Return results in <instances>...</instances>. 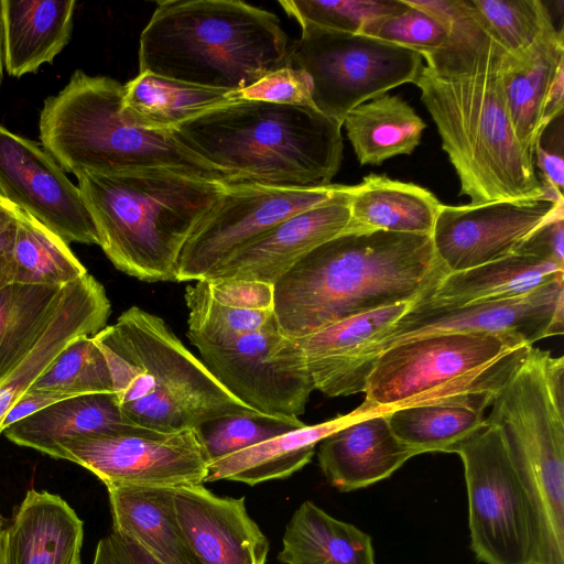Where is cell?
Instances as JSON below:
<instances>
[{
  "label": "cell",
  "mask_w": 564,
  "mask_h": 564,
  "mask_svg": "<svg viewBox=\"0 0 564 564\" xmlns=\"http://www.w3.org/2000/svg\"><path fill=\"white\" fill-rule=\"evenodd\" d=\"M514 253L536 257L564 267V215L539 227Z\"/></svg>",
  "instance_id": "obj_46"
},
{
  "label": "cell",
  "mask_w": 564,
  "mask_h": 564,
  "mask_svg": "<svg viewBox=\"0 0 564 564\" xmlns=\"http://www.w3.org/2000/svg\"><path fill=\"white\" fill-rule=\"evenodd\" d=\"M0 196L64 242L98 245L78 186L39 143L0 126Z\"/></svg>",
  "instance_id": "obj_16"
},
{
  "label": "cell",
  "mask_w": 564,
  "mask_h": 564,
  "mask_svg": "<svg viewBox=\"0 0 564 564\" xmlns=\"http://www.w3.org/2000/svg\"><path fill=\"white\" fill-rule=\"evenodd\" d=\"M394 435L417 455L451 453L487 422L485 410L464 404H422L386 412Z\"/></svg>",
  "instance_id": "obj_36"
},
{
  "label": "cell",
  "mask_w": 564,
  "mask_h": 564,
  "mask_svg": "<svg viewBox=\"0 0 564 564\" xmlns=\"http://www.w3.org/2000/svg\"><path fill=\"white\" fill-rule=\"evenodd\" d=\"M178 525L200 564H265L269 541L245 497H219L203 485L174 488Z\"/></svg>",
  "instance_id": "obj_20"
},
{
  "label": "cell",
  "mask_w": 564,
  "mask_h": 564,
  "mask_svg": "<svg viewBox=\"0 0 564 564\" xmlns=\"http://www.w3.org/2000/svg\"><path fill=\"white\" fill-rule=\"evenodd\" d=\"M345 187L341 184L317 187L227 184L184 243L175 282L207 278L278 224L329 200Z\"/></svg>",
  "instance_id": "obj_12"
},
{
  "label": "cell",
  "mask_w": 564,
  "mask_h": 564,
  "mask_svg": "<svg viewBox=\"0 0 564 564\" xmlns=\"http://www.w3.org/2000/svg\"><path fill=\"white\" fill-rule=\"evenodd\" d=\"M93 339L107 360L121 411L142 427L175 433L220 416L258 413L231 395L158 315L131 306Z\"/></svg>",
  "instance_id": "obj_6"
},
{
  "label": "cell",
  "mask_w": 564,
  "mask_h": 564,
  "mask_svg": "<svg viewBox=\"0 0 564 564\" xmlns=\"http://www.w3.org/2000/svg\"><path fill=\"white\" fill-rule=\"evenodd\" d=\"M232 101L254 100L283 105L314 106L308 75L291 64L276 68L252 85L229 91Z\"/></svg>",
  "instance_id": "obj_43"
},
{
  "label": "cell",
  "mask_w": 564,
  "mask_h": 564,
  "mask_svg": "<svg viewBox=\"0 0 564 564\" xmlns=\"http://www.w3.org/2000/svg\"><path fill=\"white\" fill-rule=\"evenodd\" d=\"M511 334L533 345L564 332V278L512 299L433 306L415 301L391 326L382 351L391 345L437 333Z\"/></svg>",
  "instance_id": "obj_17"
},
{
  "label": "cell",
  "mask_w": 564,
  "mask_h": 564,
  "mask_svg": "<svg viewBox=\"0 0 564 564\" xmlns=\"http://www.w3.org/2000/svg\"><path fill=\"white\" fill-rule=\"evenodd\" d=\"M318 443L317 458L328 482L340 491L390 477L417 453L392 432L387 413L361 414Z\"/></svg>",
  "instance_id": "obj_21"
},
{
  "label": "cell",
  "mask_w": 564,
  "mask_h": 564,
  "mask_svg": "<svg viewBox=\"0 0 564 564\" xmlns=\"http://www.w3.org/2000/svg\"><path fill=\"white\" fill-rule=\"evenodd\" d=\"M564 109V67H562L546 96L544 110L541 120V128L543 130L549 126L551 121L557 118L560 115H563Z\"/></svg>",
  "instance_id": "obj_50"
},
{
  "label": "cell",
  "mask_w": 564,
  "mask_h": 564,
  "mask_svg": "<svg viewBox=\"0 0 564 564\" xmlns=\"http://www.w3.org/2000/svg\"><path fill=\"white\" fill-rule=\"evenodd\" d=\"M203 280L210 295L221 304L248 311H273L272 284L239 279Z\"/></svg>",
  "instance_id": "obj_44"
},
{
  "label": "cell",
  "mask_w": 564,
  "mask_h": 564,
  "mask_svg": "<svg viewBox=\"0 0 564 564\" xmlns=\"http://www.w3.org/2000/svg\"><path fill=\"white\" fill-rule=\"evenodd\" d=\"M187 337L194 346H223L264 328L274 319L273 311H248L216 301L204 280L186 286Z\"/></svg>",
  "instance_id": "obj_38"
},
{
  "label": "cell",
  "mask_w": 564,
  "mask_h": 564,
  "mask_svg": "<svg viewBox=\"0 0 564 564\" xmlns=\"http://www.w3.org/2000/svg\"><path fill=\"white\" fill-rule=\"evenodd\" d=\"M3 51H2V33H1V22H0V85L3 77Z\"/></svg>",
  "instance_id": "obj_51"
},
{
  "label": "cell",
  "mask_w": 564,
  "mask_h": 564,
  "mask_svg": "<svg viewBox=\"0 0 564 564\" xmlns=\"http://www.w3.org/2000/svg\"><path fill=\"white\" fill-rule=\"evenodd\" d=\"M290 64L304 70L314 107L340 122L357 106L413 83L420 53L365 34L308 29L289 48Z\"/></svg>",
  "instance_id": "obj_11"
},
{
  "label": "cell",
  "mask_w": 564,
  "mask_h": 564,
  "mask_svg": "<svg viewBox=\"0 0 564 564\" xmlns=\"http://www.w3.org/2000/svg\"><path fill=\"white\" fill-rule=\"evenodd\" d=\"M84 523L58 495L30 489L2 533V564H80Z\"/></svg>",
  "instance_id": "obj_23"
},
{
  "label": "cell",
  "mask_w": 564,
  "mask_h": 564,
  "mask_svg": "<svg viewBox=\"0 0 564 564\" xmlns=\"http://www.w3.org/2000/svg\"><path fill=\"white\" fill-rule=\"evenodd\" d=\"M123 85L76 69L67 85L45 99L40 113L42 147L68 173L111 174L166 169L189 176L237 183L182 143L172 131L137 128L121 113Z\"/></svg>",
  "instance_id": "obj_7"
},
{
  "label": "cell",
  "mask_w": 564,
  "mask_h": 564,
  "mask_svg": "<svg viewBox=\"0 0 564 564\" xmlns=\"http://www.w3.org/2000/svg\"><path fill=\"white\" fill-rule=\"evenodd\" d=\"M341 127L314 106L241 100L172 133L237 183L317 187L332 184L340 169Z\"/></svg>",
  "instance_id": "obj_4"
},
{
  "label": "cell",
  "mask_w": 564,
  "mask_h": 564,
  "mask_svg": "<svg viewBox=\"0 0 564 564\" xmlns=\"http://www.w3.org/2000/svg\"><path fill=\"white\" fill-rule=\"evenodd\" d=\"M343 126L361 165H380L393 156L411 154L426 128L403 98L388 94L354 108Z\"/></svg>",
  "instance_id": "obj_33"
},
{
  "label": "cell",
  "mask_w": 564,
  "mask_h": 564,
  "mask_svg": "<svg viewBox=\"0 0 564 564\" xmlns=\"http://www.w3.org/2000/svg\"><path fill=\"white\" fill-rule=\"evenodd\" d=\"M232 102L227 90L143 72L123 85L121 113L137 128L166 132L208 110Z\"/></svg>",
  "instance_id": "obj_32"
},
{
  "label": "cell",
  "mask_w": 564,
  "mask_h": 564,
  "mask_svg": "<svg viewBox=\"0 0 564 564\" xmlns=\"http://www.w3.org/2000/svg\"><path fill=\"white\" fill-rule=\"evenodd\" d=\"M26 391H37L73 398L113 392L107 360L93 339L74 338Z\"/></svg>",
  "instance_id": "obj_37"
},
{
  "label": "cell",
  "mask_w": 564,
  "mask_h": 564,
  "mask_svg": "<svg viewBox=\"0 0 564 564\" xmlns=\"http://www.w3.org/2000/svg\"><path fill=\"white\" fill-rule=\"evenodd\" d=\"M562 148L556 149L553 145H544L538 140L534 148V165L540 170L541 180H544L563 193L564 161Z\"/></svg>",
  "instance_id": "obj_48"
},
{
  "label": "cell",
  "mask_w": 564,
  "mask_h": 564,
  "mask_svg": "<svg viewBox=\"0 0 564 564\" xmlns=\"http://www.w3.org/2000/svg\"><path fill=\"white\" fill-rule=\"evenodd\" d=\"M64 399L67 398L46 392L26 391L6 414L0 427L1 433L13 423Z\"/></svg>",
  "instance_id": "obj_49"
},
{
  "label": "cell",
  "mask_w": 564,
  "mask_h": 564,
  "mask_svg": "<svg viewBox=\"0 0 564 564\" xmlns=\"http://www.w3.org/2000/svg\"><path fill=\"white\" fill-rule=\"evenodd\" d=\"M486 417L498 426L535 510L564 511V358L531 347Z\"/></svg>",
  "instance_id": "obj_9"
},
{
  "label": "cell",
  "mask_w": 564,
  "mask_h": 564,
  "mask_svg": "<svg viewBox=\"0 0 564 564\" xmlns=\"http://www.w3.org/2000/svg\"><path fill=\"white\" fill-rule=\"evenodd\" d=\"M451 453L464 465L470 546L478 561L539 564L538 516L501 430L487 422Z\"/></svg>",
  "instance_id": "obj_10"
},
{
  "label": "cell",
  "mask_w": 564,
  "mask_h": 564,
  "mask_svg": "<svg viewBox=\"0 0 564 564\" xmlns=\"http://www.w3.org/2000/svg\"><path fill=\"white\" fill-rule=\"evenodd\" d=\"M62 291L21 283L0 289V382L32 349L51 321Z\"/></svg>",
  "instance_id": "obj_34"
},
{
  "label": "cell",
  "mask_w": 564,
  "mask_h": 564,
  "mask_svg": "<svg viewBox=\"0 0 564 564\" xmlns=\"http://www.w3.org/2000/svg\"><path fill=\"white\" fill-rule=\"evenodd\" d=\"M6 522H7L6 518L2 516V513L0 511V527L4 525Z\"/></svg>",
  "instance_id": "obj_53"
},
{
  "label": "cell",
  "mask_w": 564,
  "mask_h": 564,
  "mask_svg": "<svg viewBox=\"0 0 564 564\" xmlns=\"http://www.w3.org/2000/svg\"><path fill=\"white\" fill-rule=\"evenodd\" d=\"M485 30L507 54L523 62L544 32L553 23L551 13L540 0H470Z\"/></svg>",
  "instance_id": "obj_39"
},
{
  "label": "cell",
  "mask_w": 564,
  "mask_h": 564,
  "mask_svg": "<svg viewBox=\"0 0 564 564\" xmlns=\"http://www.w3.org/2000/svg\"><path fill=\"white\" fill-rule=\"evenodd\" d=\"M278 560L282 564H376L369 534L310 500L286 524Z\"/></svg>",
  "instance_id": "obj_31"
},
{
  "label": "cell",
  "mask_w": 564,
  "mask_h": 564,
  "mask_svg": "<svg viewBox=\"0 0 564 564\" xmlns=\"http://www.w3.org/2000/svg\"><path fill=\"white\" fill-rule=\"evenodd\" d=\"M440 206L435 195L422 186L371 173L352 185L347 230L431 236Z\"/></svg>",
  "instance_id": "obj_30"
},
{
  "label": "cell",
  "mask_w": 564,
  "mask_h": 564,
  "mask_svg": "<svg viewBox=\"0 0 564 564\" xmlns=\"http://www.w3.org/2000/svg\"><path fill=\"white\" fill-rule=\"evenodd\" d=\"M2 527H0V564H2Z\"/></svg>",
  "instance_id": "obj_52"
},
{
  "label": "cell",
  "mask_w": 564,
  "mask_h": 564,
  "mask_svg": "<svg viewBox=\"0 0 564 564\" xmlns=\"http://www.w3.org/2000/svg\"><path fill=\"white\" fill-rule=\"evenodd\" d=\"M360 34L406 47L421 55L440 48L448 39V31L443 24L409 6L402 12L368 23Z\"/></svg>",
  "instance_id": "obj_42"
},
{
  "label": "cell",
  "mask_w": 564,
  "mask_h": 564,
  "mask_svg": "<svg viewBox=\"0 0 564 564\" xmlns=\"http://www.w3.org/2000/svg\"><path fill=\"white\" fill-rule=\"evenodd\" d=\"M448 271L426 235L347 230L273 284L280 332L301 339L345 318L429 296Z\"/></svg>",
  "instance_id": "obj_2"
},
{
  "label": "cell",
  "mask_w": 564,
  "mask_h": 564,
  "mask_svg": "<svg viewBox=\"0 0 564 564\" xmlns=\"http://www.w3.org/2000/svg\"><path fill=\"white\" fill-rule=\"evenodd\" d=\"M77 180L99 247L116 269L144 282L175 281L184 243L227 186L166 169Z\"/></svg>",
  "instance_id": "obj_5"
},
{
  "label": "cell",
  "mask_w": 564,
  "mask_h": 564,
  "mask_svg": "<svg viewBox=\"0 0 564 564\" xmlns=\"http://www.w3.org/2000/svg\"><path fill=\"white\" fill-rule=\"evenodd\" d=\"M56 459L88 469L106 487L204 485L208 466L194 430L160 433L145 427L66 441Z\"/></svg>",
  "instance_id": "obj_14"
},
{
  "label": "cell",
  "mask_w": 564,
  "mask_h": 564,
  "mask_svg": "<svg viewBox=\"0 0 564 564\" xmlns=\"http://www.w3.org/2000/svg\"><path fill=\"white\" fill-rule=\"evenodd\" d=\"M110 311L104 286L89 273L63 288L59 303L41 336L0 382V427L12 405L66 345L78 336H93L102 329Z\"/></svg>",
  "instance_id": "obj_22"
},
{
  "label": "cell",
  "mask_w": 564,
  "mask_h": 564,
  "mask_svg": "<svg viewBox=\"0 0 564 564\" xmlns=\"http://www.w3.org/2000/svg\"><path fill=\"white\" fill-rule=\"evenodd\" d=\"M17 228L15 206L0 196V289L13 283L12 251Z\"/></svg>",
  "instance_id": "obj_47"
},
{
  "label": "cell",
  "mask_w": 564,
  "mask_h": 564,
  "mask_svg": "<svg viewBox=\"0 0 564 564\" xmlns=\"http://www.w3.org/2000/svg\"><path fill=\"white\" fill-rule=\"evenodd\" d=\"M74 0H1L3 64L9 75L21 77L52 63L68 44Z\"/></svg>",
  "instance_id": "obj_24"
},
{
  "label": "cell",
  "mask_w": 564,
  "mask_h": 564,
  "mask_svg": "<svg viewBox=\"0 0 564 564\" xmlns=\"http://www.w3.org/2000/svg\"><path fill=\"white\" fill-rule=\"evenodd\" d=\"M564 278V267L536 257L512 253L468 270L446 274L419 301L433 306H460L528 294Z\"/></svg>",
  "instance_id": "obj_29"
},
{
  "label": "cell",
  "mask_w": 564,
  "mask_h": 564,
  "mask_svg": "<svg viewBox=\"0 0 564 564\" xmlns=\"http://www.w3.org/2000/svg\"><path fill=\"white\" fill-rule=\"evenodd\" d=\"M195 347L213 377L247 406L274 416L305 412L314 383L299 339L285 337L275 317L232 343Z\"/></svg>",
  "instance_id": "obj_13"
},
{
  "label": "cell",
  "mask_w": 564,
  "mask_h": 564,
  "mask_svg": "<svg viewBox=\"0 0 564 564\" xmlns=\"http://www.w3.org/2000/svg\"><path fill=\"white\" fill-rule=\"evenodd\" d=\"M506 52L479 22L470 0H457L448 39L413 84L434 120L442 148L470 205L563 196L540 181L534 158L514 135L502 84Z\"/></svg>",
  "instance_id": "obj_1"
},
{
  "label": "cell",
  "mask_w": 564,
  "mask_h": 564,
  "mask_svg": "<svg viewBox=\"0 0 564 564\" xmlns=\"http://www.w3.org/2000/svg\"><path fill=\"white\" fill-rule=\"evenodd\" d=\"M561 215L563 196L441 204L431 235L433 249L448 273L468 270L514 253L539 227Z\"/></svg>",
  "instance_id": "obj_15"
},
{
  "label": "cell",
  "mask_w": 564,
  "mask_h": 564,
  "mask_svg": "<svg viewBox=\"0 0 564 564\" xmlns=\"http://www.w3.org/2000/svg\"><path fill=\"white\" fill-rule=\"evenodd\" d=\"M355 415L352 411L315 425L305 424L210 462L205 482L231 480L254 486L288 478L311 462L324 437L350 422Z\"/></svg>",
  "instance_id": "obj_28"
},
{
  "label": "cell",
  "mask_w": 564,
  "mask_h": 564,
  "mask_svg": "<svg viewBox=\"0 0 564 564\" xmlns=\"http://www.w3.org/2000/svg\"><path fill=\"white\" fill-rule=\"evenodd\" d=\"M139 44L140 73L227 91L290 64L278 17L235 0L158 2Z\"/></svg>",
  "instance_id": "obj_3"
},
{
  "label": "cell",
  "mask_w": 564,
  "mask_h": 564,
  "mask_svg": "<svg viewBox=\"0 0 564 564\" xmlns=\"http://www.w3.org/2000/svg\"><path fill=\"white\" fill-rule=\"evenodd\" d=\"M113 531L138 542L162 564H200L176 519L174 488L108 486Z\"/></svg>",
  "instance_id": "obj_26"
},
{
  "label": "cell",
  "mask_w": 564,
  "mask_h": 564,
  "mask_svg": "<svg viewBox=\"0 0 564 564\" xmlns=\"http://www.w3.org/2000/svg\"><path fill=\"white\" fill-rule=\"evenodd\" d=\"M93 564H162L138 542L111 531L99 540Z\"/></svg>",
  "instance_id": "obj_45"
},
{
  "label": "cell",
  "mask_w": 564,
  "mask_h": 564,
  "mask_svg": "<svg viewBox=\"0 0 564 564\" xmlns=\"http://www.w3.org/2000/svg\"><path fill=\"white\" fill-rule=\"evenodd\" d=\"M17 216L13 283L62 289L88 273L59 237L19 208Z\"/></svg>",
  "instance_id": "obj_35"
},
{
  "label": "cell",
  "mask_w": 564,
  "mask_h": 564,
  "mask_svg": "<svg viewBox=\"0 0 564 564\" xmlns=\"http://www.w3.org/2000/svg\"><path fill=\"white\" fill-rule=\"evenodd\" d=\"M532 345L511 334L437 333L395 343L368 377L361 414L422 404L486 410Z\"/></svg>",
  "instance_id": "obj_8"
},
{
  "label": "cell",
  "mask_w": 564,
  "mask_h": 564,
  "mask_svg": "<svg viewBox=\"0 0 564 564\" xmlns=\"http://www.w3.org/2000/svg\"><path fill=\"white\" fill-rule=\"evenodd\" d=\"M412 303H399L345 318L299 339L314 388L328 397L365 392L391 326Z\"/></svg>",
  "instance_id": "obj_18"
},
{
  "label": "cell",
  "mask_w": 564,
  "mask_h": 564,
  "mask_svg": "<svg viewBox=\"0 0 564 564\" xmlns=\"http://www.w3.org/2000/svg\"><path fill=\"white\" fill-rule=\"evenodd\" d=\"M143 429L120 409L113 392L77 395L57 401L22 419L2 433L23 447L56 458L66 441L91 434Z\"/></svg>",
  "instance_id": "obj_25"
},
{
  "label": "cell",
  "mask_w": 564,
  "mask_h": 564,
  "mask_svg": "<svg viewBox=\"0 0 564 564\" xmlns=\"http://www.w3.org/2000/svg\"><path fill=\"white\" fill-rule=\"evenodd\" d=\"M562 67L564 32L554 23L544 30L525 61L518 62L507 53L502 59V84L510 122L519 143L532 158L542 134L546 96Z\"/></svg>",
  "instance_id": "obj_27"
},
{
  "label": "cell",
  "mask_w": 564,
  "mask_h": 564,
  "mask_svg": "<svg viewBox=\"0 0 564 564\" xmlns=\"http://www.w3.org/2000/svg\"><path fill=\"white\" fill-rule=\"evenodd\" d=\"M280 6L301 25L302 31L360 34L370 22L404 11L402 0H280Z\"/></svg>",
  "instance_id": "obj_41"
},
{
  "label": "cell",
  "mask_w": 564,
  "mask_h": 564,
  "mask_svg": "<svg viewBox=\"0 0 564 564\" xmlns=\"http://www.w3.org/2000/svg\"><path fill=\"white\" fill-rule=\"evenodd\" d=\"M351 188L352 185H346L329 200L278 224L205 279H239L273 285L304 256L349 228Z\"/></svg>",
  "instance_id": "obj_19"
},
{
  "label": "cell",
  "mask_w": 564,
  "mask_h": 564,
  "mask_svg": "<svg viewBox=\"0 0 564 564\" xmlns=\"http://www.w3.org/2000/svg\"><path fill=\"white\" fill-rule=\"evenodd\" d=\"M304 425L297 417L258 412L212 419L196 426L194 431L209 464Z\"/></svg>",
  "instance_id": "obj_40"
}]
</instances>
